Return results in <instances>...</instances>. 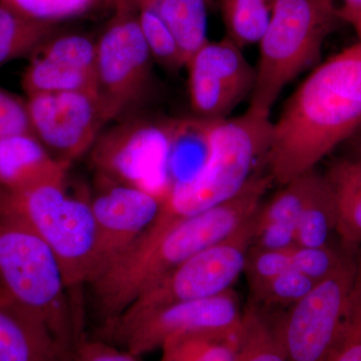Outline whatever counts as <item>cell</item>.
<instances>
[{
    "instance_id": "34",
    "label": "cell",
    "mask_w": 361,
    "mask_h": 361,
    "mask_svg": "<svg viewBox=\"0 0 361 361\" xmlns=\"http://www.w3.org/2000/svg\"><path fill=\"white\" fill-rule=\"evenodd\" d=\"M342 20L355 25L361 13V0H334Z\"/></svg>"
},
{
    "instance_id": "6",
    "label": "cell",
    "mask_w": 361,
    "mask_h": 361,
    "mask_svg": "<svg viewBox=\"0 0 361 361\" xmlns=\"http://www.w3.org/2000/svg\"><path fill=\"white\" fill-rule=\"evenodd\" d=\"M6 198L54 252L68 289L89 283L97 250L90 197L73 196L63 184L7 193Z\"/></svg>"
},
{
    "instance_id": "13",
    "label": "cell",
    "mask_w": 361,
    "mask_h": 361,
    "mask_svg": "<svg viewBox=\"0 0 361 361\" xmlns=\"http://www.w3.org/2000/svg\"><path fill=\"white\" fill-rule=\"evenodd\" d=\"M188 92L196 118L225 120L249 94L256 70L228 37L208 42L187 61Z\"/></svg>"
},
{
    "instance_id": "38",
    "label": "cell",
    "mask_w": 361,
    "mask_h": 361,
    "mask_svg": "<svg viewBox=\"0 0 361 361\" xmlns=\"http://www.w3.org/2000/svg\"><path fill=\"white\" fill-rule=\"evenodd\" d=\"M155 1H156V2H158V1H159V0H155Z\"/></svg>"
},
{
    "instance_id": "8",
    "label": "cell",
    "mask_w": 361,
    "mask_h": 361,
    "mask_svg": "<svg viewBox=\"0 0 361 361\" xmlns=\"http://www.w3.org/2000/svg\"><path fill=\"white\" fill-rule=\"evenodd\" d=\"M357 250L350 252L338 269L280 314L288 361H329L355 284Z\"/></svg>"
},
{
    "instance_id": "37",
    "label": "cell",
    "mask_w": 361,
    "mask_h": 361,
    "mask_svg": "<svg viewBox=\"0 0 361 361\" xmlns=\"http://www.w3.org/2000/svg\"><path fill=\"white\" fill-rule=\"evenodd\" d=\"M357 159H360L361 160V142L360 144V147H358V157Z\"/></svg>"
},
{
    "instance_id": "10",
    "label": "cell",
    "mask_w": 361,
    "mask_h": 361,
    "mask_svg": "<svg viewBox=\"0 0 361 361\" xmlns=\"http://www.w3.org/2000/svg\"><path fill=\"white\" fill-rule=\"evenodd\" d=\"M243 311L230 289L219 295L172 304L102 329L101 339L144 355L160 349L168 339L195 332L238 329Z\"/></svg>"
},
{
    "instance_id": "28",
    "label": "cell",
    "mask_w": 361,
    "mask_h": 361,
    "mask_svg": "<svg viewBox=\"0 0 361 361\" xmlns=\"http://www.w3.org/2000/svg\"><path fill=\"white\" fill-rule=\"evenodd\" d=\"M329 361H361V248L353 291L341 334Z\"/></svg>"
},
{
    "instance_id": "17",
    "label": "cell",
    "mask_w": 361,
    "mask_h": 361,
    "mask_svg": "<svg viewBox=\"0 0 361 361\" xmlns=\"http://www.w3.org/2000/svg\"><path fill=\"white\" fill-rule=\"evenodd\" d=\"M336 203V234L348 250L361 248V160L338 159L324 174Z\"/></svg>"
},
{
    "instance_id": "15",
    "label": "cell",
    "mask_w": 361,
    "mask_h": 361,
    "mask_svg": "<svg viewBox=\"0 0 361 361\" xmlns=\"http://www.w3.org/2000/svg\"><path fill=\"white\" fill-rule=\"evenodd\" d=\"M42 319L0 289V361H71Z\"/></svg>"
},
{
    "instance_id": "31",
    "label": "cell",
    "mask_w": 361,
    "mask_h": 361,
    "mask_svg": "<svg viewBox=\"0 0 361 361\" xmlns=\"http://www.w3.org/2000/svg\"><path fill=\"white\" fill-rule=\"evenodd\" d=\"M290 249L270 250L251 246L247 254L245 269L249 287L292 269Z\"/></svg>"
},
{
    "instance_id": "16",
    "label": "cell",
    "mask_w": 361,
    "mask_h": 361,
    "mask_svg": "<svg viewBox=\"0 0 361 361\" xmlns=\"http://www.w3.org/2000/svg\"><path fill=\"white\" fill-rule=\"evenodd\" d=\"M70 167L56 160L32 134L0 139V187L7 193L63 184Z\"/></svg>"
},
{
    "instance_id": "27",
    "label": "cell",
    "mask_w": 361,
    "mask_h": 361,
    "mask_svg": "<svg viewBox=\"0 0 361 361\" xmlns=\"http://www.w3.org/2000/svg\"><path fill=\"white\" fill-rule=\"evenodd\" d=\"M317 283L298 271H285L250 286V301L271 310L277 308L287 310L307 295Z\"/></svg>"
},
{
    "instance_id": "14",
    "label": "cell",
    "mask_w": 361,
    "mask_h": 361,
    "mask_svg": "<svg viewBox=\"0 0 361 361\" xmlns=\"http://www.w3.org/2000/svg\"><path fill=\"white\" fill-rule=\"evenodd\" d=\"M90 202L97 225L96 258L90 281L148 229L160 213L164 197L97 175V189Z\"/></svg>"
},
{
    "instance_id": "25",
    "label": "cell",
    "mask_w": 361,
    "mask_h": 361,
    "mask_svg": "<svg viewBox=\"0 0 361 361\" xmlns=\"http://www.w3.org/2000/svg\"><path fill=\"white\" fill-rule=\"evenodd\" d=\"M137 18L154 61L169 71L186 66L174 35L159 13L155 0H134Z\"/></svg>"
},
{
    "instance_id": "5",
    "label": "cell",
    "mask_w": 361,
    "mask_h": 361,
    "mask_svg": "<svg viewBox=\"0 0 361 361\" xmlns=\"http://www.w3.org/2000/svg\"><path fill=\"white\" fill-rule=\"evenodd\" d=\"M341 20L334 0H274L258 42L248 109L270 116L285 87L319 59L325 40Z\"/></svg>"
},
{
    "instance_id": "36",
    "label": "cell",
    "mask_w": 361,
    "mask_h": 361,
    "mask_svg": "<svg viewBox=\"0 0 361 361\" xmlns=\"http://www.w3.org/2000/svg\"><path fill=\"white\" fill-rule=\"evenodd\" d=\"M6 192L4 191L1 187H0V203H1V201L4 200V196H6Z\"/></svg>"
},
{
    "instance_id": "7",
    "label": "cell",
    "mask_w": 361,
    "mask_h": 361,
    "mask_svg": "<svg viewBox=\"0 0 361 361\" xmlns=\"http://www.w3.org/2000/svg\"><path fill=\"white\" fill-rule=\"evenodd\" d=\"M253 217L227 238L195 254L149 286L113 323L130 322L172 304L208 298L232 289L245 269L253 238Z\"/></svg>"
},
{
    "instance_id": "33",
    "label": "cell",
    "mask_w": 361,
    "mask_h": 361,
    "mask_svg": "<svg viewBox=\"0 0 361 361\" xmlns=\"http://www.w3.org/2000/svg\"><path fill=\"white\" fill-rule=\"evenodd\" d=\"M141 357L104 339L84 336L75 346L71 361H142Z\"/></svg>"
},
{
    "instance_id": "2",
    "label": "cell",
    "mask_w": 361,
    "mask_h": 361,
    "mask_svg": "<svg viewBox=\"0 0 361 361\" xmlns=\"http://www.w3.org/2000/svg\"><path fill=\"white\" fill-rule=\"evenodd\" d=\"M361 127V42L323 61L272 121L267 174L282 186L315 170Z\"/></svg>"
},
{
    "instance_id": "23",
    "label": "cell",
    "mask_w": 361,
    "mask_h": 361,
    "mask_svg": "<svg viewBox=\"0 0 361 361\" xmlns=\"http://www.w3.org/2000/svg\"><path fill=\"white\" fill-rule=\"evenodd\" d=\"M337 216L334 195L322 175L314 193L304 208L296 226V245L322 247L331 244L336 233Z\"/></svg>"
},
{
    "instance_id": "11",
    "label": "cell",
    "mask_w": 361,
    "mask_h": 361,
    "mask_svg": "<svg viewBox=\"0 0 361 361\" xmlns=\"http://www.w3.org/2000/svg\"><path fill=\"white\" fill-rule=\"evenodd\" d=\"M33 135L56 160L71 165L92 149L110 116L94 92L26 97Z\"/></svg>"
},
{
    "instance_id": "9",
    "label": "cell",
    "mask_w": 361,
    "mask_h": 361,
    "mask_svg": "<svg viewBox=\"0 0 361 361\" xmlns=\"http://www.w3.org/2000/svg\"><path fill=\"white\" fill-rule=\"evenodd\" d=\"M153 61L134 0H118L115 16L97 39V96L111 120L146 94Z\"/></svg>"
},
{
    "instance_id": "35",
    "label": "cell",
    "mask_w": 361,
    "mask_h": 361,
    "mask_svg": "<svg viewBox=\"0 0 361 361\" xmlns=\"http://www.w3.org/2000/svg\"><path fill=\"white\" fill-rule=\"evenodd\" d=\"M353 26H355L356 32H357L358 35H360L361 42V13L360 14V16H358L357 20H356V23Z\"/></svg>"
},
{
    "instance_id": "12",
    "label": "cell",
    "mask_w": 361,
    "mask_h": 361,
    "mask_svg": "<svg viewBox=\"0 0 361 361\" xmlns=\"http://www.w3.org/2000/svg\"><path fill=\"white\" fill-rule=\"evenodd\" d=\"M170 130L171 120L135 118L102 132L90 149L97 175L152 192L168 164Z\"/></svg>"
},
{
    "instance_id": "26",
    "label": "cell",
    "mask_w": 361,
    "mask_h": 361,
    "mask_svg": "<svg viewBox=\"0 0 361 361\" xmlns=\"http://www.w3.org/2000/svg\"><path fill=\"white\" fill-rule=\"evenodd\" d=\"M32 56L96 75L97 40L87 35L78 33L56 35L54 33Z\"/></svg>"
},
{
    "instance_id": "30",
    "label": "cell",
    "mask_w": 361,
    "mask_h": 361,
    "mask_svg": "<svg viewBox=\"0 0 361 361\" xmlns=\"http://www.w3.org/2000/svg\"><path fill=\"white\" fill-rule=\"evenodd\" d=\"M32 20L56 25L87 13L97 0H1Z\"/></svg>"
},
{
    "instance_id": "4",
    "label": "cell",
    "mask_w": 361,
    "mask_h": 361,
    "mask_svg": "<svg viewBox=\"0 0 361 361\" xmlns=\"http://www.w3.org/2000/svg\"><path fill=\"white\" fill-rule=\"evenodd\" d=\"M272 121L248 109L235 118L214 122L208 156L191 179L173 185L158 217H189L228 201L246 186L263 165L269 147Z\"/></svg>"
},
{
    "instance_id": "22",
    "label": "cell",
    "mask_w": 361,
    "mask_h": 361,
    "mask_svg": "<svg viewBox=\"0 0 361 361\" xmlns=\"http://www.w3.org/2000/svg\"><path fill=\"white\" fill-rule=\"evenodd\" d=\"M26 97L39 94L87 92L97 94L96 75L32 56L21 78Z\"/></svg>"
},
{
    "instance_id": "29",
    "label": "cell",
    "mask_w": 361,
    "mask_h": 361,
    "mask_svg": "<svg viewBox=\"0 0 361 361\" xmlns=\"http://www.w3.org/2000/svg\"><path fill=\"white\" fill-rule=\"evenodd\" d=\"M353 251L332 244L314 248L296 245L290 249L292 269L319 282L338 269Z\"/></svg>"
},
{
    "instance_id": "21",
    "label": "cell",
    "mask_w": 361,
    "mask_h": 361,
    "mask_svg": "<svg viewBox=\"0 0 361 361\" xmlns=\"http://www.w3.org/2000/svg\"><path fill=\"white\" fill-rule=\"evenodd\" d=\"M54 30L56 25L27 18L0 0V66L32 56Z\"/></svg>"
},
{
    "instance_id": "1",
    "label": "cell",
    "mask_w": 361,
    "mask_h": 361,
    "mask_svg": "<svg viewBox=\"0 0 361 361\" xmlns=\"http://www.w3.org/2000/svg\"><path fill=\"white\" fill-rule=\"evenodd\" d=\"M272 184L267 173L257 172L236 196L219 205L180 219L154 221L125 253L89 282L103 327L171 271L248 222Z\"/></svg>"
},
{
    "instance_id": "20",
    "label": "cell",
    "mask_w": 361,
    "mask_h": 361,
    "mask_svg": "<svg viewBox=\"0 0 361 361\" xmlns=\"http://www.w3.org/2000/svg\"><path fill=\"white\" fill-rule=\"evenodd\" d=\"M157 7L187 63L209 42L207 0H159Z\"/></svg>"
},
{
    "instance_id": "32",
    "label": "cell",
    "mask_w": 361,
    "mask_h": 361,
    "mask_svg": "<svg viewBox=\"0 0 361 361\" xmlns=\"http://www.w3.org/2000/svg\"><path fill=\"white\" fill-rule=\"evenodd\" d=\"M21 134L33 135L26 99L0 87V139Z\"/></svg>"
},
{
    "instance_id": "18",
    "label": "cell",
    "mask_w": 361,
    "mask_h": 361,
    "mask_svg": "<svg viewBox=\"0 0 361 361\" xmlns=\"http://www.w3.org/2000/svg\"><path fill=\"white\" fill-rule=\"evenodd\" d=\"M274 310L251 302L242 314L237 361H288L279 316Z\"/></svg>"
},
{
    "instance_id": "19",
    "label": "cell",
    "mask_w": 361,
    "mask_h": 361,
    "mask_svg": "<svg viewBox=\"0 0 361 361\" xmlns=\"http://www.w3.org/2000/svg\"><path fill=\"white\" fill-rule=\"evenodd\" d=\"M240 327L172 337L161 345L160 361H237Z\"/></svg>"
},
{
    "instance_id": "3",
    "label": "cell",
    "mask_w": 361,
    "mask_h": 361,
    "mask_svg": "<svg viewBox=\"0 0 361 361\" xmlns=\"http://www.w3.org/2000/svg\"><path fill=\"white\" fill-rule=\"evenodd\" d=\"M0 289L47 324L71 355L82 341V320L73 307L54 252L20 211L0 203Z\"/></svg>"
},
{
    "instance_id": "24",
    "label": "cell",
    "mask_w": 361,
    "mask_h": 361,
    "mask_svg": "<svg viewBox=\"0 0 361 361\" xmlns=\"http://www.w3.org/2000/svg\"><path fill=\"white\" fill-rule=\"evenodd\" d=\"M226 37L243 49L258 44L269 23L274 0H219Z\"/></svg>"
}]
</instances>
